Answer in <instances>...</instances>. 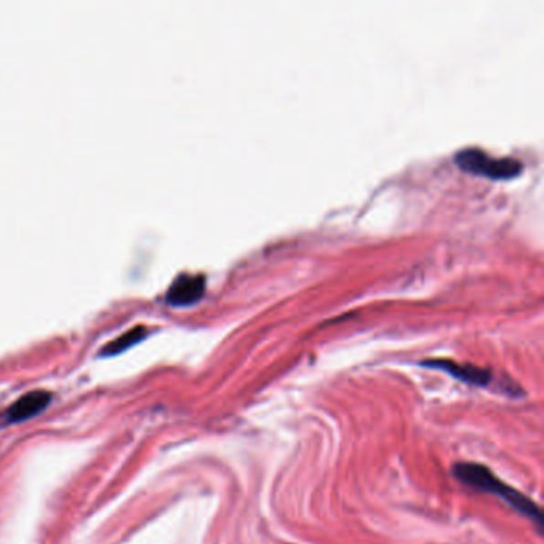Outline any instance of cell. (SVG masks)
I'll return each mask as SVG.
<instances>
[{
	"instance_id": "3",
	"label": "cell",
	"mask_w": 544,
	"mask_h": 544,
	"mask_svg": "<svg viewBox=\"0 0 544 544\" xmlns=\"http://www.w3.org/2000/svg\"><path fill=\"white\" fill-rule=\"evenodd\" d=\"M422 366L444 371V372L452 375L454 379L473 386L487 388L494 380V375L488 369L473 366V364H460V362L450 361V360H428V361H422Z\"/></svg>"
},
{
	"instance_id": "1",
	"label": "cell",
	"mask_w": 544,
	"mask_h": 544,
	"mask_svg": "<svg viewBox=\"0 0 544 544\" xmlns=\"http://www.w3.org/2000/svg\"><path fill=\"white\" fill-rule=\"evenodd\" d=\"M454 475L458 481L463 482L468 487L484 492V494L498 497L500 500L513 507L514 511L524 514L528 519L537 522L539 528L543 526V516H541V509L537 507V503L530 500L526 495L520 494L519 490L507 486V482L501 481L500 477L495 476L486 465L456 463L454 466Z\"/></svg>"
},
{
	"instance_id": "6",
	"label": "cell",
	"mask_w": 544,
	"mask_h": 544,
	"mask_svg": "<svg viewBox=\"0 0 544 544\" xmlns=\"http://www.w3.org/2000/svg\"><path fill=\"white\" fill-rule=\"evenodd\" d=\"M146 336V328L144 326H136L133 330L123 332L121 336L117 337L114 340L102 347L101 355H115V353H120L123 350L128 349L130 345L141 340L142 337Z\"/></svg>"
},
{
	"instance_id": "5",
	"label": "cell",
	"mask_w": 544,
	"mask_h": 544,
	"mask_svg": "<svg viewBox=\"0 0 544 544\" xmlns=\"http://www.w3.org/2000/svg\"><path fill=\"white\" fill-rule=\"evenodd\" d=\"M206 288V278L203 275L183 273L173 281L166 292L168 302L173 305H190L202 298Z\"/></svg>"
},
{
	"instance_id": "4",
	"label": "cell",
	"mask_w": 544,
	"mask_h": 544,
	"mask_svg": "<svg viewBox=\"0 0 544 544\" xmlns=\"http://www.w3.org/2000/svg\"><path fill=\"white\" fill-rule=\"evenodd\" d=\"M50 392L44 390L27 392L6 409L4 420L5 424H21L25 420L36 417L37 413L47 409V405L50 404Z\"/></svg>"
},
{
	"instance_id": "2",
	"label": "cell",
	"mask_w": 544,
	"mask_h": 544,
	"mask_svg": "<svg viewBox=\"0 0 544 544\" xmlns=\"http://www.w3.org/2000/svg\"><path fill=\"white\" fill-rule=\"evenodd\" d=\"M455 163L463 172L488 179H513L519 176L524 165L511 157H492L481 149L469 147L455 155Z\"/></svg>"
}]
</instances>
